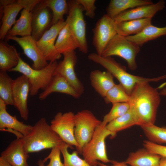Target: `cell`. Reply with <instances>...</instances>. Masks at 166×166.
Listing matches in <instances>:
<instances>
[{
  "label": "cell",
  "instance_id": "cell-36",
  "mask_svg": "<svg viewBox=\"0 0 166 166\" xmlns=\"http://www.w3.org/2000/svg\"><path fill=\"white\" fill-rule=\"evenodd\" d=\"M60 146H57L52 148L49 155L43 160L45 163L49 160V164L45 166H64V163L61 161Z\"/></svg>",
  "mask_w": 166,
  "mask_h": 166
},
{
  "label": "cell",
  "instance_id": "cell-39",
  "mask_svg": "<svg viewBox=\"0 0 166 166\" xmlns=\"http://www.w3.org/2000/svg\"><path fill=\"white\" fill-rule=\"evenodd\" d=\"M15 0H0V17L1 18L4 8L6 6L15 2Z\"/></svg>",
  "mask_w": 166,
  "mask_h": 166
},
{
  "label": "cell",
  "instance_id": "cell-11",
  "mask_svg": "<svg viewBox=\"0 0 166 166\" xmlns=\"http://www.w3.org/2000/svg\"><path fill=\"white\" fill-rule=\"evenodd\" d=\"M66 24L64 20L60 21L52 26L36 41L38 48L47 61L54 62L61 58V55L57 51L55 44L59 33Z\"/></svg>",
  "mask_w": 166,
  "mask_h": 166
},
{
  "label": "cell",
  "instance_id": "cell-3",
  "mask_svg": "<svg viewBox=\"0 0 166 166\" xmlns=\"http://www.w3.org/2000/svg\"><path fill=\"white\" fill-rule=\"evenodd\" d=\"M88 59L105 68L119 81L127 93L130 96L136 85L144 82H157L166 78V75L157 77L148 78L136 76L127 72L125 68L117 62L112 57H103L93 53Z\"/></svg>",
  "mask_w": 166,
  "mask_h": 166
},
{
  "label": "cell",
  "instance_id": "cell-4",
  "mask_svg": "<svg viewBox=\"0 0 166 166\" xmlns=\"http://www.w3.org/2000/svg\"><path fill=\"white\" fill-rule=\"evenodd\" d=\"M106 125L102 122L82 149L81 154L83 159L91 165L98 166L99 161L104 164L111 162L107 155L105 140L108 136L113 137L116 134L108 130Z\"/></svg>",
  "mask_w": 166,
  "mask_h": 166
},
{
  "label": "cell",
  "instance_id": "cell-22",
  "mask_svg": "<svg viewBox=\"0 0 166 166\" xmlns=\"http://www.w3.org/2000/svg\"><path fill=\"white\" fill-rule=\"evenodd\" d=\"M20 56L14 45L0 42V71H10L18 65Z\"/></svg>",
  "mask_w": 166,
  "mask_h": 166
},
{
  "label": "cell",
  "instance_id": "cell-19",
  "mask_svg": "<svg viewBox=\"0 0 166 166\" xmlns=\"http://www.w3.org/2000/svg\"><path fill=\"white\" fill-rule=\"evenodd\" d=\"M7 105L0 98V130L7 128L19 132L23 136L28 135L33 126L19 121L16 116L11 115L7 111Z\"/></svg>",
  "mask_w": 166,
  "mask_h": 166
},
{
  "label": "cell",
  "instance_id": "cell-10",
  "mask_svg": "<svg viewBox=\"0 0 166 166\" xmlns=\"http://www.w3.org/2000/svg\"><path fill=\"white\" fill-rule=\"evenodd\" d=\"M113 19L103 15L97 22L93 29V44L96 53L101 56L109 42L117 34Z\"/></svg>",
  "mask_w": 166,
  "mask_h": 166
},
{
  "label": "cell",
  "instance_id": "cell-38",
  "mask_svg": "<svg viewBox=\"0 0 166 166\" xmlns=\"http://www.w3.org/2000/svg\"><path fill=\"white\" fill-rule=\"evenodd\" d=\"M76 1L83 7L85 11V14L90 18H93L95 16L96 7L95 0H76Z\"/></svg>",
  "mask_w": 166,
  "mask_h": 166
},
{
  "label": "cell",
  "instance_id": "cell-5",
  "mask_svg": "<svg viewBox=\"0 0 166 166\" xmlns=\"http://www.w3.org/2000/svg\"><path fill=\"white\" fill-rule=\"evenodd\" d=\"M57 64V61L49 62L44 68L36 69L31 67L20 57L17 65L10 71L20 73L26 77L30 86V94L34 96L40 89L44 90L47 87L54 75Z\"/></svg>",
  "mask_w": 166,
  "mask_h": 166
},
{
  "label": "cell",
  "instance_id": "cell-42",
  "mask_svg": "<svg viewBox=\"0 0 166 166\" xmlns=\"http://www.w3.org/2000/svg\"><path fill=\"white\" fill-rule=\"evenodd\" d=\"M159 166H166V158L161 157Z\"/></svg>",
  "mask_w": 166,
  "mask_h": 166
},
{
  "label": "cell",
  "instance_id": "cell-23",
  "mask_svg": "<svg viewBox=\"0 0 166 166\" xmlns=\"http://www.w3.org/2000/svg\"><path fill=\"white\" fill-rule=\"evenodd\" d=\"M23 8V6L18 0L4 8L0 28V39L1 40L6 38L8 31L15 23L16 18L18 13Z\"/></svg>",
  "mask_w": 166,
  "mask_h": 166
},
{
  "label": "cell",
  "instance_id": "cell-15",
  "mask_svg": "<svg viewBox=\"0 0 166 166\" xmlns=\"http://www.w3.org/2000/svg\"><path fill=\"white\" fill-rule=\"evenodd\" d=\"M30 86L26 77L22 75L14 80L13 85V105L19 112L21 117L27 120L29 117L27 100Z\"/></svg>",
  "mask_w": 166,
  "mask_h": 166
},
{
  "label": "cell",
  "instance_id": "cell-44",
  "mask_svg": "<svg viewBox=\"0 0 166 166\" xmlns=\"http://www.w3.org/2000/svg\"><path fill=\"white\" fill-rule=\"evenodd\" d=\"M45 162L43 160L41 159L39 160L38 162V166H45Z\"/></svg>",
  "mask_w": 166,
  "mask_h": 166
},
{
  "label": "cell",
  "instance_id": "cell-18",
  "mask_svg": "<svg viewBox=\"0 0 166 166\" xmlns=\"http://www.w3.org/2000/svg\"><path fill=\"white\" fill-rule=\"evenodd\" d=\"M1 156L13 166H29L27 160L29 156L24 149L22 138L12 141Z\"/></svg>",
  "mask_w": 166,
  "mask_h": 166
},
{
  "label": "cell",
  "instance_id": "cell-33",
  "mask_svg": "<svg viewBox=\"0 0 166 166\" xmlns=\"http://www.w3.org/2000/svg\"><path fill=\"white\" fill-rule=\"evenodd\" d=\"M60 147L64 159V166H93L90 165L84 159L81 158L77 151L69 153L68 148H72L73 147L64 142Z\"/></svg>",
  "mask_w": 166,
  "mask_h": 166
},
{
  "label": "cell",
  "instance_id": "cell-41",
  "mask_svg": "<svg viewBox=\"0 0 166 166\" xmlns=\"http://www.w3.org/2000/svg\"><path fill=\"white\" fill-rule=\"evenodd\" d=\"M0 166H13L4 160L3 158L0 157Z\"/></svg>",
  "mask_w": 166,
  "mask_h": 166
},
{
  "label": "cell",
  "instance_id": "cell-9",
  "mask_svg": "<svg viewBox=\"0 0 166 166\" xmlns=\"http://www.w3.org/2000/svg\"><path fill=\"white\" fill-rule=\"evenodd\" d=\"M75 114L71 111L56 113L50 122V126L61 140L67 144L79 149L75 138Z\"/></svg>",
  "mask_w": 166,
  "mask_h": 166
},
{
  "label": "cell",
  "instance_id": "cell-37",
  "mask_svg": "<svg viewBox=\"0 0 166 166\" xmlns=\"http://www.w3.org/2000/svg\"><path fill=\"white\" fill-rule=\"evenodd\" d=\"M143 145L144 148L150 152L166 158V146L156 144L148 140L144 141Z\"/></svg>",
  "mask_w": 166,
  "mask_h": 166
},
{
  "label": "cell",
  "instance_id": "cell-35",
  "mask_svg": "<svg viewBox=\"0 0 166 166\" xmlns=\"http://www.w3.org/2000/svg\"><path fill=\"white\" fill-rule=\"evenodd\" d=\"M110 111L103 117L102 122L106 125L109 122L122 116L126 113L130 108L129 102L115 103Z\"/></svg>",
  "mask_w": 166,
  "mask_h": 166
},
{
  "label": "cell",
  "instance_id": "cell-17",
  "mask_svg": "<svg viewBox=\"0 0 166 166\" xmlns=\"http://www.w3.org/2000/svg\"><path fill=\"white\" fill-rule=\"evenodd\" d=\"M165 7V2L161 0L156 3L140 6L121 13L113 19L115 22L144 18H152Z\"/></svg>",
  "mask_w": 166,
  "mask_h": 166
},
{
  "label": "cell",
  "instance_id": "cell-40",
  "mask_svg": "<svg viewBox=\"0 0 166 166\" xmlns=\"http://www.w3.org/2000/svg\"><path fill=\"white\" fill-rule=\"evenodd\" d=\"M111 165H108L101 162H98V166H128L125 162H119L114 160H111Z\"/></svg>",
  "mask_w": 166,
  "mask_h": 166
},
{
  "label": "cell",
  "instance_id": "cell-26",
  "mask_svg": "<svg viewBox=\"0 0 166 166\" xmlns=\"http://www.w3.org/2000/svg\"><path fill=\"white\" fill-rule=\"evenodd\" d=\"M153 3L150 0H111L106 8V14L114 19L129 9Z\"/></svg>",
  "mask_w": 166,
  "mask_h": 166
},
{
  "label": "cell",
  "instance_id": "cell-30",
  "mask_svg": "<svg viewBox=\"0 0 166 166\" xmlns=\"http://www.w3.org/2000/svg\"><path fill=\"white\" fill-rule=\"evenodd\" d=\"M44 4L51 10L52 13V26L64 20V16L68 13L69 7L65 0H43Z\"/></svg>",
  "mask_w": 166,
  "mask_h": 166
},
{
  "label": "cell",
  "instance_id": "cell-1",
  "mask_svg": "<svg viewBox=\"0 0 166 166\" xmlns=\"http://www.w3.org/2000/svg\"><path fill=\"white\" fill-rule=\"evenodd\" d=\"M149 83L137 84L130 96L128 102L139 118L140 126L154 124L160 103V95L157 89L152 87Z\"/></svg>",
  "mask_w": 166,
  "mask_h": 166
},
{
  "label": "cell",
  "instance_id": "cell-43",
  "mask_svg": "<svg viewBox=\"0 0 166 166\" xmlns=\"http://www.w3.org/2000/svg\"><path fill=\"white\" fill-rule=\"evenodd\" d=\"M159 93L160 95L166 96V87L163 88Z\"/></svg>",
  "mask_w": 166,
  "mask_h": 166
},
{
  "label": "cell",
  "instance_id": "cell-32",
  "mask_svg": "<svg viewBox=\"0 0 166 166\" xmlns=\"http://www.w3.org/2000/svg\"><path fill=\"white\" fill-rule=\"evenodd\" d=\"M140 127L148 140L159 144H166V127H160L154 124Z\"/></svg>",
  "mask_w": 166,
  "mask_h": 166
},
{
  "label": "cell",
  "instance_id": "cell-29",
  "mask_svg": "<svg viewBox=\"0 0 166 166\" xmlns=\"http://www.w3.org/2000/svg\"><path fill=\"white\" fill-rule=\"evenodd\" d=\"M55 46L61 55L78 48L77 42L66 23L59 33Z\"/></svg>",
  "mask_w": 166,
  "mask_h": 166
},
{
  "label": "cell",
  "instance_id": "cell-34",
  "mask_svg": "<svg viewBox=\"0 0 166 166\" xmlns=\"http://www.w3.org/2000/svg\"><path fill=\"white\" fill-rule=\"evenodd\" d=\"M107 104L128 102L130 96L120 84H115L107 93L104 98Z\"/></svg>",
  "mask_w": 166,
  "mask_h": 166
},
{
  "label": "cell",
  "instance_id": "cell-31",
  "mask_svg": "<svg viewBox=\"0 0 166 166\" xmlns=\"http://www.w3.org/2000/svg\"><path fill=\"white\" fill-rule=\"evenodd\" d=\"M13 81L6 72L0 71V98L7 105H13Z\"/></svg>",
  "mask_w": 166,
  "mask_h": 166
},
{
  "label": "cell",
  "instance_id": "cell-2",
  "mask_svg": "<svg viewBox=\"0 0 166 166\" xmlns=\"http://www.w3.org/2000/svg\"><path fill=\"white\" fill-rule=\"evenodd\" d=\"M22 138L24 149L28 154L52 149L64 143L44 117L40 119L32 126L30 133Z\"/></svg>",
  "mask_w": 166,
  "mask_h": 166
},
{
  "label": "cell",
  "instance_id": "cell-24",
  "mask_svg": "<svg viewBox=\"0 0 166 166\" xmlns=\"http://www.w3.org/2000/svg\"><path fill=\"white\" fill-rule=\"evenodd\" d=\"M161 157L142 148L131 152L125 162L131 166H159Z\"/></svg>",
  "mask_w": 166,
  "mask_h": 166
},
{
  "label": "cell",
  "instance_id": "cell-14",
  "mask_svg": "<svg viewBox=\"0 0 166 166\" xmlns=\"http://www.w3.org/2000/svg\"><path fill=\"white\" fill-rule=\"evenodd\" d=\"M63 55V59L58 63L54 74H59L64 77L81 96L84 92V88L75 71L77 59L76 53L73 51Z\"/></svg>",
  "mask_w": 166,
  "mask_h": 166
},
{
  "label": "cell",
  "instance_id": "cell-28",
  "mask_svg": "<svg viewBox=\"0 0 166 166\" xmlns=\"http://www.w3.org/2000/svg\"><path fill=\"white\" fill-rule=\"evenodd\" d=\"M166 35V26L158 27L150 24L139 34L125 37L127 39L139 46L147 42Z\"/></svg>",
  "mask_w": 166,
  "mask_h": 166
},
{
  "label": "cell",
  "instance_id": "cell-12",
  "mask_svg": "<svg viewBox=\"0 0 166 166\" xmlns=\"http://www.w3.org/2000/svg\"><path fill=\"white\" fill-rule=\"evenodd\" d=\"M32 14L31 35L37 41L52 26V13L41 0L34 7Z\"/></svg>",
  "mask_w": 166,
  "mask_h": 166
},
{
  "label": "cell",
  "instance_id": "cell-6",
  "mask_svg": "<svg viewBox=\"0 0 166 166\" xmlns=\"http://www.w3.org/2000/svg\"><path fill=\"white\" fill-rule=\"evenodd\" d=\"M140 51V46L117 34L109 43L101 56L120 57L126 61L129 69L134 70L137 68L136 57Z\"/></svg>",
  "mask_w": 166,
  "mask_h": 166
},
{
  "label": "cell",
  "instance_id": "cell-13",
  "mask_svg": "<svg viewBox=\"0 0 166 166\" xmlns=\"http://www.w3.org/2000/svg\"><path fill=\"white\" fill-rule=\"evenodd\" d=\"M23 8L19 18L8 31L6 36L23 37L31 35L32 12L41 0H18Z\"/></svg>",
  "mask_w": 166,
  "mask_h": 166
},
{
  "label": "cell",
  "instance_id": "cell-16",
  "mask_svg": "<svg viewBox=\"0 0 166 166\" xmlns=\"http://www.w3.org/2000/svg\"><path fill=\"white\" fill-rule=\"evenodd\" d=\"M6 39L17 42L23 51L24 53L33 61L32 68L40 69L49 64L38 48L36 41L31 35L23 37L6 36Z\"/></svg>",
  "mask_w": 166,
  "mask_h": 166
},
{
  "label": "cell",
  "instance_id": "cell-21",
  "mask_svg": "<svg viewBox=\"0 0 166 166\" xmlns=\"http://www.w3.org/2000/svg\"><path fill=\"white\" fill-rule=\"evenodd\" d=\"M113 76L108 71L99 70L92 71L90 74L91 85L95 91L103 98L115 84Z\"/></svg>",
  "mask_w": 166,
  "mask_h": 166
},
{
  "label": "cell",
  "instance_id": "cell-8",
  "mask_svg": "<svg viewBox=\"0 0 166 166\" xmlns=\"http://www.w3.org/2000/svg\"><path fill=\"white\" fill-rule=\"evenodd\" d=\"M74 135L81 154L83 148L91 140L94 132L101 123L90 111L84 110L75 114Z\"/></svg>",
  "mask_w": 166,
  "mask_h": 166
},
{
  "label": "cell",
  "instance_id": "cell-25",
  "mask_svg": "<svg viewBox=\"0 0 166 166\" xmlns=\"http://www.w3.org/2000/svg\"><path fill=\"white\" fill-rule=\"evenodd\" d=\"M152 18H144L115 22L117 34L126 37L137 34L146 26L151 24Z\"/></svg>",
  "mask_w": 166,
  "mask_h": 166
},
{
  "label": "cell",
  "instance_id": "cell-20",
  "mask_svg": "<svg viewBox=\"0 0 166 166\" xmlns=\"http://www.w3.org/2000/svg\"><path fill=\"white\" fill-rule=\"evenodd\" d=\"M54 92L66 94L77 98L81 96L65 78L57 74H54L46 88L39 94V98L44 100Z\"/></svg>",
  "mask_w": 166,
  "mask_h": 166
},
{
  "label": "cell",
  "instance_id": "cell-7",
  "mask_svg": "<svg viewBox=\"0 0 166 166\" xmlns=\"http://www.w3.org/2000/svg\"><path fill=\"white\" fill-rule=\"evenodd\" d=\"M69 7L68 15L65 20L81 52L86 54L88 47L86 35V23L83 15L84 11L81 5L75 0L68 1Z\"/></svg>",
  "mask_w": 166,
  "mask_h": 166
},
{
  "label": "cell",
  "instance_id": "cell-27",
  "mask_svg": "<svg viewBox=\"0 0 166 166\" xmlns=\"http://www.w3.org/2000/svg\"><path fill=\"white\" fill-rule=\"evenodd\" d=\"M141 123L133 110L130 107L124 114L107 124L106 128L116 135L117 132L134 125L140 126Z\"/></svg>",
  "mask_w": 166,
  "mask_h": 166
},
{
  "label": "cell",
  "instance_id": "cell-45",
  "mask_svg": "<svg viewBox=\"0 0 166 166\" xmlns=\"http://www.w3.org/2000/svg\"><path fill=\"white\" fill-rule=\"evenodd\" d=\"M165 85H166V82L163 83V84L161 85L158 88L160 89L161 88H163V87H164Z\"/></svg>",
  "mask_w": 166,
  "mask_h": 166
}]
</instances>
